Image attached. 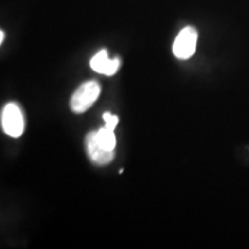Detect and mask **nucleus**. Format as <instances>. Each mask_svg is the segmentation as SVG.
<instances>
[{"label": "nucleus", "mask_w": 249, "mask_h": 249, "mask_svg": "<svg viewBox=\"0 0 249 249\" xmlns=\"http://www.w3.org/2000/svg\"><path fill=\"white\" fill-rule=\"evenodd\" d=\"M101 95V86L97 81H88L75 90L71 98V108L74 113H83L88 111Z\"/></svg>", "instance_id": "1"}, {"label": "nucleus", "mask_w": 249, "mask_h": 249, "mask_svg": "<svg viewBox=\"0 0 249 249\" xmlns=\"http://www.w3.org/2000/svg\"><path fill=\"white\" fill-rule=\"evenodd\" d=\"M1 127L5 134L12 138H20L24 132V116L21 107L15 103L6 104L1 111Z\"/></svg>", "instance_id": "2"}, {"label": "nucleus", "mask_w": 249, "mask_h": 249, "mask_svg": "<svg viewBox=\"0 0 249 249\" xmlns=\"http://www.w3.org/2000/svg\"><path fill=\"white\" fill-rule=\"evenodd\" d=\"M198 34L193 27H186L180 31L174 39L173 54L178 59L186 60L195 53L196 44H197Z\"/></svg>", "instance_id": "3"}, {"label": "nucleus", "mask_w": 249, "mask_h": 249, "mask_svg": "<svg viewBox=\"0 0 249 249\" xmlns=\"http://www.w3.org/2000/svg\"><path fill=\"white\" fill-rule=\"evenodd\" d=\"M86 149L87 155L89 156L90 160L97 166H105L113 160L114 151L107 150L103 148L98 142L97 132H91L86 136Z\"/></svg>", "instance_id": "4"}, {"label": "nucleus", "mask_w": 249, "mask_h": 249, "mask_svg": "<svg viewBox=\"0 0 249 249\" xmlns=\"http://www.w3.org/2000/svg\"><path fill=\"white\" fill-rule=\"evenodd\" d=\"M90 66L95 71L99 74L111 76L117 73L120 67V59L119 58H108V53L107 50H102L97 54L93 55V58L90 60Z\"/></svg>", "instance_id": "5"}, {"label": "nucleus", "mask_w": 249, "mask_h": 249, "mask_svg": "<svg viewBox=\"0 0 249 249\" xmlns=\"http://www.w3.org/2000/svg\"><path fill=\"white\" fill-rule=\"evenodd\" d=\"M97 139L103 148H105L107 150L114 151V148L117 145V139L114 130L108 129L104 126L103 128L97 130Z\"/></svg>", "instance_id": "6"}, {"label": "nucleus", "mask_w": 249, "mask_h": 249, "mask_svg": "<svg viewBox=\"0 0 249 249\" xmlns=\"http://www.w3.org/2000/svg\"><path fill=\"white\" fill-rule=\"evenodd\" d=\"M103 119L105 121V127H107V128L112 129V130L117 128L118 121H119L117 116L110 113V112H105V113L103 114Z\"/></svg>", "instance_id": "7"}, {"label": "nucleus", "mask_w": 249, "mask_h": 249, "mask_svg": "<svg viewBox=\"0 0 249 249\" xmlns=\"http://www.w3.org/2000/svg\"><path fill=\"white\" fill-rule=\"evenodd\" d=\"M4 35H5V34H4V31H0V43H2V42H4Z\"/></svg>", "instance_id": "8"}]
</instances>
